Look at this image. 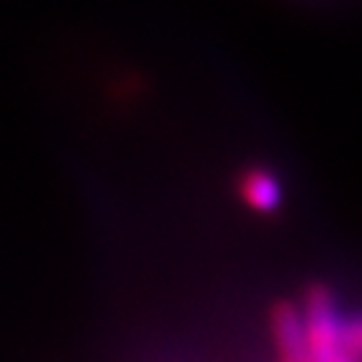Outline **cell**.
<instances>
[{
    "instance_id": "cell-2",
    "label": "cell",
    "mask_w": 362,
    "mask_h": 362,
    "mask_svg": "<svg viewBox=\"0 0 362 362\" xmlns=\"http://www.w3.org/2000/svg\"><path fill=\"white\" fill-rule=\"evenodd\" d=\"M272 339L277 347V355L282 360L300 362L307 360V332H305V317H302V307L282 305L272 315Z\"/></svg>"
},
{
    "instance_id": "cell-1",
    "label": "cell",
    "mask_w": 362,
    "mask_h": 362,
    "mask_svg": "<svg viewBox=\"0 0 362 362\" xmlns=\"http://www.w3.org/2000/svg\"><path fill=\"white\" fill-rule=\"evenodd\" d=\"M307 332V360L315 362H339L342 345V320L332 292L322 284L307 289L302 305Z\"/></svg>"
},
{
    "instance_id": "cell-4",
    "label": "cell",
    "mask_w": 362,
    "mask_h": 362,
    "mask_svg": "<svg viewBox=\"0 0 362 362\" xmlns=\"http://www.w3.org/2000/svg\"><path fill=\"white\" fill-rule=\"evenodd\" d=\"M339 360L352 362L362 360V312L342 320V345H339Z\"/></svg>"
},
{
    "instance_id": "cell-3",
    "label": "cell",
    "mask_w": 362,
    "mask_h": 362,
    "mask_svg": "<svg viewBox=\"0 0 362 362\" xmlns=\"http://www.w3.org/2000/svg\"><path fill=\"white\" fill-rule=\"evenodd\" d=\"M239 192H242L244 202L257 211H274L279 209V204L284 199V189L279 184V179L272 171L267 169H252L242 176V184H239Z\"/></svg>"
}]
</instances>
